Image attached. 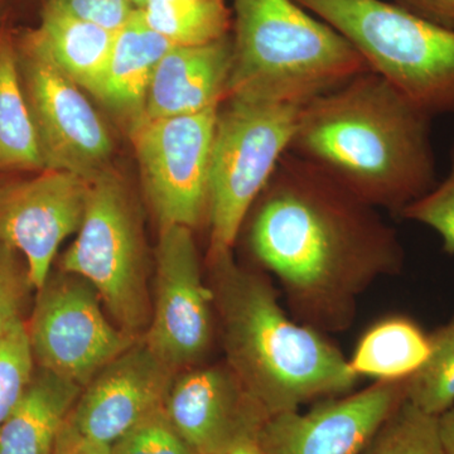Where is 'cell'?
<instances>
[{
  "mask_svg": "<svg viewBox=\"0 0 454 454\" xmlns=\"http://www.w3.org/2000/svg\"><path fill=\"white\" fill-rule=\"evenodd\" d=\"M429 352V334L411 318L394 316L366 331L348 361L358 376L405 380L424 365Z\"/></svg>",
  "mask_w": 454,
  "mask_h": 454,
  "instance_id": "obj_21",
  "label": "cell"
},
{
  "mask_svg": "<svg viewBox=\"0 0 454 454\" xmlns=\"http://www.w3.org/2000/svg\"><path fill=\"white\" fill-rule=\"evenodd\" d=\"M115 33L43 0L40 25L23 35L80 88L98 98Z\"/></svg>",
  "mask_w": 454,
  "mask_h": 454,
  "instance_id": "obj_17",
  "label": "cell"
},
{
  "mask_svg": "<svg viewBox=\"0 0 454 454\" xmlns=\"http://www.w3.org/2000/svg\"><path fill=\"white\" fill-rule=\"evenodd\" d=\"M5 4H7V0H0V28H2V18L3 13H4Z\"/></svg>",
  "mask_w": 454,
  "mask_h": 454,
  "instance_id": "obj_34",
  "label": "cell"
},
{
  "mask_svg": "<svg viewBox=\"0 0 454 454\" xmlns=\"http://www.w3.org/2000/svg\"><path fill=\"white\" fill-rule=\"evenodd\" d=\"M5 181V178L4 177H2V176H0V186H2V184L3 182Z\"/></svg>",
  "mask_w": 454,
  "mask_h": 454,
  "instance_id": "obj_36",
  "label": "cell"
},
{
  "mask_svg": "<svg viewBox=\"0 0 454 454\" xmlns=\"http://www.w3.org/2000/svg\"><path fill=\"white\" fill-rule=\"evenodd\" d=\"M146 25L175 46H197L231 33L225 0H145L139 9Z\"/></svg>",
  "mask_w": 454,
  "mask_h": 454,
  "instance_id": "obj_22",
  "label": "cell"
},
{
  "mask_svg": "<svg viewBox=\"0 0 454 454\" xmlns=\"http://www.w3.org/2000/svg\"><path fill=\"white\" fill-rule=\"evenodd\" d=\"M89 187V179L55 169L0 186V243L25 260L35 291L52 273L59 245L80 229Z\"/></svg>",
  "mask_w": 454,
  "mask_h": 454,
  "instance_id": "obj_12",
  "label": "cell"
},
{
  "mask_svg": "<svg viewBox=\"0 0 454 454\" xmlns=\"http://www.w3.org/2000/svg\"><path fill=\"white\" fill-rule=\"evenodd\" d=\"M163 409L196 454H226L256 442L269 419L226 363L202 364L176 373Z\"/></svg>",
  "mask_w": 454,
  "mask_h": 454,
  "instance_id": "obj_13",
  "label": "cell"
},
{
  "mask_svg": "<svg viewBox=\"0 0 454 454\" xmlns=\"http://www.w3.org/2000/svg\"><path fill=\"white\" fill-rule=\"evenodd\" d=\"M363 454H447L437 415L404 400L373 434Z\"/></svg>",
  "mask_w": 454,
  "mask_h": 454,
  "instance_id": "obj_24",
  "label": "cell"
},
{
  "mask_svg": "<svg viewBox=\"0 0 454 454\" xmlns=\"http://www.w3.org/2000/svg\"><path fill=\"white\" fill-rule=\"evenodd\" d=\"M406 400L405 380L327 397L312 411L269 417L256 443L262 454H363L373 434Z\"/></svg>",
  "mask_w": 454,
  "mask_h": 454,
  "instance_id": "obj_14",
  "label": "cell"
},
{
  "mask_svg": "<svg viewBox=\"0 0 454 454\" xmlns=\"http://www.w3.org/2000/svg\"><path fill=\"white\" fill-rule=\"evenodd\" d=\"M44 169L20 82L16 35L0 28V176Z\"/></svg>",
  "mask_w": 454,
  "mask_h": 454,
  "instance_id": "obj_20",
  "label": "cell"
},
{
  "mask_svg": "<svg viewBox=\"0 0 454 454\" xmlns=\"http://www.w3.org/2000/svg\"><path fill=\"white\" fill-rule=\"evenodd\" d=\"M400 217L423 223L437 231L444 253L454 255V143L447 177L438 182L427 195L409 205Z\"/></svg>",
  "mask_w": 454,
  "mask_h": 454,
  "instance_id": "obj_27",
  "label": "cell"
},
{
  "mask_svg": "<svg viewBox=\"0 0 454 454\" xmlns=\"http://www.w3.org/2000/svg\"><path fill=\"white\" fill-rule=\"evenodd\" d=\"M176 373L140 339L82 387L67 422L83 437L112 446L163 408Z\"/></svg>",
  "mask_w": 454,
  "mask_h": 454,
  "instance_id": "obj_15",
  "label": "cell"
},
{
  "mask_svg": "<svg viewBox=\"0 0 454 454\" xmlns=\"http://www.w3.org/2000/svg\"><path fill=\"white\" fill-rule=\"evenodd\" d=\"M207 265L226 364L269 417L354 389L360 376L348 358L284 312L268 277L241 267L232 250Z\"/></svg>",
  "mask_w": 454,
  "mask_h": 454,
  "instance_id": "obj_3",
  "label": "cell"
},
{
  "mask_svg": "<svg viewBox=\"0 0 454 454\" xmlns=\"http://www.w3.org/2000/svg\"><path fill=\"white\" fill-rule=\"evenodd\" d=\"M18 68L44 169L86 179L109 169L114 145L82 88L25 35H16Z\"/></svg>",
  "mask_w": 454,
  "mask_h": 454,
  "instance_id": "obj_10",
  "label": "cell"
},
{
  "mask_svg": "<svg viewBox=\"0 0 454 454\" xmlns=\"http://www.w3.org/2000/svg\"><path fill=\"white\" fill-rule=\"evenodd\" d=\"M429 340L428 358L406 379V399L426 413L439 417L454 405V316L429 334Z\"/></svg>",
  "mask_w": 454,
  "mask_h": 454,
  "instance_id": "obj_23",
  "label": "cell"
},
{
  "mask_svg": "<svg viewBox=\"0 0 454 454\" xmlns=\"http://www.w3.org/2000/svg\"><path fill=\"white\" fill-rule=\"evenodd\" d=\"M231 66V33L205 44L173 46L155 68L140 118L192 115L219 106Z\"/></svg>",
  "mask_w": 454,
  "mask_h": 454,
  "instance_id": "obj_16",
  "label": "cell"
},
{
  "mask_svg": "<svg viewBox=\"0 0 454 454\" xmlns=\"http://www.w3.org/2000/svg\"><path fill=\"white\" fill-rule=\"evenodd\" d=\"M439 433L447 454H454V405L439 415Z\"/></svg>",
  "mask_w": 454,
  "mask_h": 454,
  "instance_id": "obj_32",
  "label": "cell"
},
{
  "mask_svg": "<svg viewBox=\"0 0 454 454\" xmlns=\"http://www.w3.org/2000/svg\"><path fill=\"white\" fill-rule=\"evenodd\" d=\"M112 454H196L169 422L164 409L114 442Z\"/></svg>",
  "mask_w": 454,
  "mask_h": 454,
  "instance_id": "obj_28",
  "label": "cell"
},
{
  "mask_svg": "<svg viewBox=\"0 0 454 454\" xmlns=\"http://www.w3.org/2000/svg\"><path fill=\"white\" fill-rule=\"evenodd\" d=\"M175 44L146 25L139 9L115 33V41L98 98L134 124L145 112L146 94L158 64Z\"/></svg>",
  "mask_w": 454,
  "mask_h": 454,
  "instance_id": "obj_18",
  "label": "cell"
},
{
  "mask_svg": "<svg viewBox=\"0 0 454 454\" xmlns=\"http://www.w3.org/2000/svg\"><path fill=\"white\" fill-rule=\"evenodd\" d=\"M53 454H112L109 444L83 437L66 420Z\"/></svg>",
  "mask_w": 454,
  "mask_h": 454,
  "instance_id": "obj_31",
  "label": "cell"
},
{
  "mask_svg": "<svg viewBox=\"0 0 454 454\" xmlns=\"http://www.w3.org/2000/svg\"><path fill=\"white\" fill-rule=\"evenodd\" d=\"M33 288L22 256L0 243V336L25 324V312Z\"/></svg>",
  "mask_w": 454,
  "mask_h": 454,
  "instance_id": "obj_26",
  "label": "cell"
},
{
  "mask_svg": "<svg viewBox=\"0 0 454 454\" xmlns=\"http://www.w3.org/2000/svg\"><path fill=\"white\" fill-rule=\"evenodd\" d=\"M131 2H133L134 7L140 9L145 5V0H131Z\"/></svg>",
  "mask_w": 454,
  "mask_h": 454,
  "instance_id": "obj_35",
  "label": "cell"
},
{
  "mask_svg": "<svg viewBox=\"0 0 454 454\" xmlns=\"http://www.w3.org/2000/svg\"><path fill=\"white\" fill-rule=\"evenodd\" d=\"M35 292L26 322L35 366L80 387L140 340L107 318L97 289L82 278L59 269Z\"/></svg>",
  "mask_w": 454,
  "mask_h": 454,
  "instance_id": "obj_8",
  "label": "cell"
},
{
  "mask_svg": "<svg viewBox=\"0 0 454 454\" xmlns=\"http://www.w3.org/2000/svg\"><path fill=\"white\" fill-rule=\"evenodd\" d=\"M339 31L378 74L434 118L454 114V31L382 0H294Z\"/></svg>",
  "mask_w": 454,
  "mask_h": 454,
  "instance_id": "obj_5",
  "label": "cell"
},
{
  "mask_svg": "<svg viewBox=\"0 0 454 454\" xmlns=\"http://www.w3.org/2000/svg\"><path fill=\"white\" fill-rule=\"evenodd\" d=\"M35 367L26 322L0 336V424L25 395Z\"/></svg>",
  "mask_w": 454,
  "mask_h": 454,
  "instance_id": "obj_25",
  "label": "cell"
},
{
  "mask_svg": "<svg viewBox=\"0 0 454 454\" xmlns=\"http://www.w3.org/2000/svg\"><path fill=\"white\" fill-rule=\"evenodd\" d=\"M220 106L192 115L140 118L130 125L143 188L160 226L208 225L212 142Z\"/></svg>",
  "mask_w": 454,
  "mask_h": 454,
  "instance_id": "obj_9",
  "label": "cell"
},
{
  "mask_svg": "<svg viewBox=\"0 0 454 454\" xmlns=\"http://www.w3.org/2000/svg\"><path fill=\"white\" fill-rule=\"evenodd\" d=\"M306 104L223 98L212 142L208 255L234 250L254 203L289 151Z\"/></svg>",
  "mask_w": 454,
  "mask_h": 454,
  "instance_id": "obj_6",
  "label": "cell"
},
{
  "mask_svg": "<svg viewBox=\"0 0 454 454\" xmlns=\"http://www.w3.org/2000/svg\"><path fill=\"white\" fill-rule=\"evenodd\" d=\"M226 454H262L256 442H247L230 450Z\"/></svg>",
  "mask_w": 454,
  "mask_h": 454,
  "instance_id": "obj_33",
  "label": "cell"
},
{
  "mask_svg": "<svg viewBox=\"0 0 454 454\" xmlns=\"http://www.w3.org/2000/svg\"><path fill=\"white\" fill-rule=\"evenodd\" d=\"M76 234L59 269L91 284L114 324L143 339L152 301L142 219L124 182L110 168L90 179Z\"/></svg>",
  "mask_w": 454,
  "mask_h": 454,
  "instance_id": "obj_7",
  "label": "cell"
},
{
  "mask_svg": "<svg viewBox=\"0 0 454 454\" xmlns=\"http://www.w3.org/2000/svg\"><path fill=\"white\" fill-rule=\"evenodd\" d=\"M82 387L35 367L28 389L0 424V454H53Z\"/></svg>",
  "mask_w": 454,
  "mask_h": 454,
  "instance_id": "obj_19",
  "label": "cell"
},
{
  "mask_svg": "<svg viewBox=\"0 0 454 454\" xmlns=\"http://www.w3.org/2000/svg\"><path fill=\"white\" fill-rule=\"evenodd\" d=\"M74 17L119 31L136 11L131 0H49Z\"/></svg>",
  "mask_w": 454,
  "mask_h": 454,
  "instance_id": "obj_29",
  "label": "cell"
},
{
  "mask_svg": "<svg viewBox=\"0 0 454 454\" xmlns=\"http://www.w3.org/2000/svg\"><path fill=\"white\" fill-rule=\"evenodd\" d=\"M411 13L454 31V0H394Z\"/></svg>",
  "mask_w": 454,
  "mask_h": 454,
  "instance_id": "obj_30",
  "label": "cell"
},
{
  "mask_svg": "<svg viewBox=\"0 0 454 454\" xmlns=\"http://www.w3.org/2000/svg\"><path fill=\"white\" fill-rule=\"evenodd\" d=\"M378 211L316 164L291 152L280 158L245 220L247 243L298 322L346 331L360 295L402 273L404 247Z\"/></svg>",
  "mask_w": 454,
  "mask_h": 454,
  "instance_id": "obj_1",
  "label": "cell"
},
{
  "mask_svg": "<svg viewBox=\"0 0 454 454\" xmlns=\"http://www.w3.org/2000/svg\"><path fill=\"white\" fill-rule=\"evenodd\" d=\"M432 121L367 71L303 106L288 152L400 216L438 184Z\"/></svg>",
  "mask_w": 454,
  "mask_h": 454,
  "instance_id": "obj_2",
  "label": "cell"
},
{
  "mask_svg": "<svg viewBox=\"0 0 454 454\" xmlns=\"http://www.w3.org/2000/svg\"><path fill=\"white\" fill-rule=\"evenodd\" d=\"M226 97L309 103L370 71L333 26L294 0H234Z\"/></svg>",
  "mask_w": 454,
  "mask_h": 454,
  "instance_id": "obj_4",
  "label": "cell"
},
{
  "mask_svg": "<svg viewBox=\"0 0 454 454\" xmlns=\"http://www.w3.org/2000/svg\"><path fill=\"white\" fill-rule=\"evenodd\" d=\"M193 230L160 226L154 298L145 345L173 372L205 364L215 336L212 292L203 280Z\"/></svg>",
  "mask_w": 454,
  "mask_h": 454,
  "instance_id": "obj_11",
  "label": "cell"
}]
</instances>
